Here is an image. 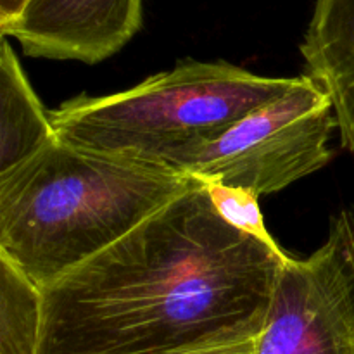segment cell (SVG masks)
Returning <instances> with one entry per match:
<instances>
[{
	"label": "cell",
	"instance_id": "cell-13",
	"mask_svg": "<svg viewBox=\"0 0 354 354\" xmlns=\"http://www.w3.org/2000/svg\"><path fill=\"white\" fill-rule=\"evenodd\" d=\"M28 0H0V26L12 21L23 10Z\"/></svg>",
	"mask_w": 354,
	"mask_h": 354
},
{
	"label": "cell",
	"instance_id": "cell-4",
	"mask_svg": "<svg viewBox=\"0 0 354 354\" xmlns=\"http://www.w3.org/2000/svg\"><path fill=\"white\" fill-rule=\"evenodd\" d=\"M337 128L330 97L310 76H296L282 95L263 104L173 162L203 183L237 187L258 197L277 194L325 168Z\"/></svg>",
	"mask_w": 354,
	"mask_h": 354
},
{
	"label": "cell",
	"instance_id": "cell-3",
	"mask_svg": "<svg viewBox=\"0 0 354 354\" xmlns=\"http://www.w3.org/2000/svg\"><path fill=\"white\" fill-rule=\"evenodd\" d=\"M292 83L227 61L185 59L123 92L66 100L50 121L66 144L171 168Z\"/></svg>",
	"mask_w": 354,
	"mask_h": 354
},
{
	"label": "cell",
	"instance_id": "cell-12",
	"mask_svg": "<svg viewBox=\"0 0 354 354\" xmlns=\"http://www.w3.org/2000/svg\"><path fill=\"white\" fill-rule=\"evenodd\" d=\"M332 225H334V227L337 228L339 234H341L346 252H348L349 263H351L354 272V209L341 211V214H339L337 218H334Z\"/></svg>",
	"mask_w": 354,
	"mask_h": 354
},
{
	"label": "cell",
	"instance_id": "cell-1",
	"mask_svg": "<svg viewBox=\"0 0 354 354\" xmlns=\"http://www.w3.org/2000/svg\"><path fill=\"white\" fill-rule=\"evenodd\" d=\"M290 259L230 227L196 180L44 290L38 354H165L256 339Z\"/></svg>",
	"mask_w": 354,
	"mask_h": 354
},
{
	"label": "cell",
	"instance_id": "cell-5",
	"mask_svg": "<svg viewBox=\"0 0 354 354\" xmlns=\"http://www.w3.org/2000/svg\"><path fill=\"white\" fill-rule=\"evenodd\" d=\"M254 354H354V272L334 225L310 258L279 272Z\"/></svg>",
	"mask_w": 354,
	"mask_h": 354
},
{
	"label": "cell",
	"instance_id": "cell-10",
	"mask_svg": "<svg viewBox=\"0 0 354 354\" xmlns=\"http://www.w3.org/2000/svg\"><path fill=\"white\" fill-rule=\"evenodd\" d=\"M204 185L216 213L230 227L258 239L259 242L270 248L282 249L266 228L261 206H259V197L256 194L245 189H237V187L220 185V183H204Z\"/></svg>",
	"mask_w": 354,
	"mask_h": 354
},
{
	"label": "cell",
	"instance_id": "cell-9",
	"mask_svg": "<svg viewBox=\"0 0 354 354\" xmlns=\"http://www.w3.org/2000/svg\"><path fill=\"white\" fill-rule=\"evenodd\" d=\"M44 290L0 256V354H38Z\"/></svg>",
	"mask_w": 354,
	"mask_h": 354
},
{
	"label": "cell",
	"instance_id": "cell-2",
	"mask_svg": "<svg viewBox=\"0 0 354 354\" xmlns=\"http://www.w3.org/2000/svg\"><path fill=\"white\" fill-rule=\"evenodd\" d=\"M194 182L171 168L86 151L55 137L0 176V256L45 290Z\"/></svg>",
	"mask_w": 354,
	"mask_h": 354
},
{
	"label": "cell",
	"instance_id": "cell-6",
	"mask_svg": "<svg viewBox=\"0 0 354 354\" xmlns=\"http://www.w3.org/2000/svg\"><path fill=\"white\" fill-rule=\"evenodd\" d=\"M142 26V0H28L0 26L30 57L97 64L111 57Z\"/></svg>",
	"mask_w": 354,
	"mask_h": 354
},
{
	"label": "cell",
	"instance_id": "cell-11",
	"mask_svg": "<svg viewBox=\"0 0 354 354\" xmlns=\"http://www.w3.org/2000/svg\"><path fill=\"white\" fill-rule=\"evenodd\" d=\"M254 342L256 339H249V341L203 346V348L183 349V351H173L165 354H254Z\"/></svg>",
	"mask_w": 354,
	"mask_h": 354
},
{
	"label": "cell",
	"instance_id": "cell-7",
	"mask_svg": "<svg viewBox=\"0 0 354 354\" xmlns=\"http://www.w3.org/2000/svg\"><path fill=\"white\" fill-rule=\"evenodd\" d=\"M301 54L308 76L330 97L341 145L354 156V0H315Z\"/></svg>",
	"mask_w": 354,
	"mask_h": 354
},
{
	"label": "cell",
	"instance_id": "cell-8",
	"mask_svg": "<svg viewBox=\"0 0 354 354\" xmlns=\"http://www.w3.org/2000/svg\"><path fill=\"white\" fill-rule=\"evenodd\" d=\"M44 109L16 52L3 38L0 52V176L14 171L55 140Z\"/></svg>",
	"mask_w": 354,
	"mask_h": 354
}]
</instances>
